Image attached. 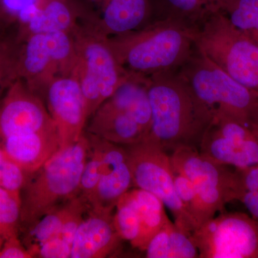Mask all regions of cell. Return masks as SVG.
<instances>
[{
    "mask_svg": "<svg viewBox=\"0 0 258 258\" xmlns=\"http://www.w3.org/2000/svg\"><path fill=\"white\" fill-rule=\"evenodd\" d=\"M152 127L147 136L166 152L198 148L213 113L198 99L178 71L149 76Z\"/></svg>",
    "mask_w": 258,
    "mask_h": 258,
    "instance_id": "obj_1",
    "label": "cell"
},
{
    "mask_svg": "<svg viewBox=\"0 0 258 258\" xmlns=\"http://www.w3.org/2000/svg\"><path fill=\"white\" fill-rule=\"evenodd\" d=\"M193 28L179 19L157 18L108 42L125 70L152 76L178 71L186 63L195 50Z\"/></svg>",
    "mask_w": 258,
    "mask_h": 258,
    "instance_id": "obj_2",
    "label": "cell"
},
{
    "mask_svg": "<svg viewBox=\"0 0 258 258\" xmlns=\"http://www.w3.org/2000/svg\"><path fill=\"white\" fill-rule=\"evenodd\" d=\"M88 149L84 132L76 143L60 149L40 169L27 174L21 191L20 225L30 227L80 195Z\"/></svg>",
    "mask_w": 258,
    "mask_h": 258,
    "instance_id": "obj_3",
    "label": "cell"
},
{
    "mask_svg": "<svg viewBox=\"0 0 258 258\" xmlns=\"http://www.w3.org/2000/svg\"><path fill=\"white\" fill-rule=\"evenodd\" d=\"M178 72L213 115H225L258 135V93L232 79L195 47Z\"/></svg>",
    "mask_w": 258,
    "mask_h": 258,
    "instance_id": "obj_4",
    "label": "cell"
},
{
    "mask_svg": "<svg viewBox=\"0 0 258 258\" xmlns=\"http://www.w3.org/2000/svg\"><path fill=\"white\" fill-rule=\"evenodd\" d=\"M195 49L226 74L258 93V45L225 15L212 11L193 28Z\"/></svg>",
    "mask_w": 258,
    "mask_h": 258,
    "instance_id": "obj_5",
    "label": "cell"
},
{
    "mask_svg": "<svg viewBox=\"0 0 258 258\" xmlns=\"http://www.w3.org/2000/svg\"><path fill=\"white\" fill-rule=\"evenodd\" d=\"M74 33L78 60L73 76L81 86L89 119L114 93L128 71L117 59L108 39L88 31L81 25Z\"/></svg>",
    "mask_w": 258,
    "mask_h": 258,
    "instance_id": "obj_6",
    "label": "cell"
},
{
    "mask_svg": "<svg viewBox=\"0 0 258 258\" xmlns=\"http://www.w3.org/2000/svg\"><path fill=\"white\" fill-rule=\"evenodd\" d=\"M173 169L194 184L203 209L205 222L222 212L225 205L240 200L244 192L239 169L205 157L198 148L181 147L169 154Z\"/></svg>",
    "mask_w": 258,
    "mask_h": 258,
    "instance_id": "obj_7",
    "label": "cell"
},
{
    "mask_svg": "<svg viewBox=\"0 0 258 258\" xmlns=\"http://www.w3.org/2000/svg\"><path fill=\"white\" fill-rule=\"evenodd\" d=\"M123 147L128 155L134 187L157 197L170 210L176 227L191 236L195 226L176 192L169 153L147 137L137 143Z\"/></svg>",
    "mask_w": 258,
    "mask_h": 258,
    "instance_id": "obj_8",
    "label": "cell"
},
{
    "mask_svg": "<svg viewBox=\"0 0 258 258\" xmlns=\"http://www.w3.org/2000/svg\"><path fill=\"white\" fill-rule=\"evenodd\" d=\"M200 258H258V222L241 212H222L191 235Z\"/></svg>",
    "mask_w": 258,
    "mask_h": 258,
    "instance_id": "obj_9",
    "label": "cell"
},
{
    "mask_svg": "<svg viewBox=\"0 0 258 258\" xmlns=\"http://www.w3.org/2000/svg\"><path fill=\"white\" fill-rule=\"evenodd\" d=\"M80 25L108 39L144 28L155 15L152 0H76Z\"/></svg>",
    "mask_w": 258,
    "mask_h": 258,
    "instance_id": "obj_10",
    "label": "cell"
},
{
    "mask_svg": "<svg viewBox=\"0 0 258 258\" xmlns=\"http://www.w3.org/2000/svg\"><path fill=\"white\" fill-rule=\"evenodd\" d=\"M219 164L244 169L258 164V135L225 115H214L198 147Z\"/></svg>",
    "mask_w": 258,
    "mask_h": 258,
    "instance_id": "obj_11",
    "label": "cell"
},
{
    "mask_svg": "<svg viewBox=\"0 0 258 258\" xmlns=\"http://www.w3.org/2000/svg\"><path fill=\"white\" fill-rule=\"evenodd\" d=\"M44 102L55 123L60 149L78 142L88 120L86 102L79 81L74 76H59L51 81Z\"/></svg>",
    "mask_w": 258,
    "mask_h": 258,
    "instance_id": "obj_12",
    "label": "cell"
},
{
    "mask_svg": "<svg viewBox=\"0 0 258 258\" xmlns=\"http://www.w3.org/2000/svg\"><path fill=\"white\" fill-rule=\"evenodd\" d=\"M55 127L43 100L22 80L10 83L0 100V145L13 136Z\"/></svg>",
    "mask_w": 258,
    "mask_h": 258,
    "instance_id": "obj_13",
    "label": "cell"
},
{
    "mask_svg": "<svg viewBox=\"0 0 258 258\" xmlns=\"http://www.w3.org/2000/svg\"><path fill=\"white\" fill-rule=\"evenodd\" d=\"M98 138L103 169L96 188L86 203L93 210L113 212L120 197L134 187L132 171L125 147Z\"/></svg>",
    "mask_w": 258,
    "mask_h": 258,
    "instance_id": "obj_14",
    "label": "cell"
},
{
    "mask_svg": "<svg viewBox=\"0 0 258 258\" xmlns=\"http://www.w3.org/2000/svg\"><path fill=\"white\" fill-rule=\"evenodd\" d=\"M18 42L15 80H22L43 100L47 86L59 76L45 33L34 34Z\"/></svg>",
    "mask_w": 258,
    "mask_h": 258,
    "instance_id": "obj_15",
    "label": "cell"
},
{
    "mask_svg": "<svg viewBox=\"0 0 258 258\" xmlns=\"http://www.w3.org/2000/svg\"><path fill=\"white\" fill-rule=\"evenodd\" d=\"M122 240L115 229L113 212L88 208L75 235L71 258L108 257L118 249Z\"/></svg>",
    "mask_w": 258,
    "mask_h": 258,
    "instance_id": "obj_16",
    "label": "cell"
},
{
    "mask_svg": "<svg viewBox=\"0 0 258 258\" xmlns=\"http://www.w3.org/2000/svg\"><path fill=\"white\" fill-rule=\"evenodd\" d=\"M80 25L76 0H41L17 24L18 42L34 34L74 32Z\"/></svg>",
    "mask_w": 258,
    "mask_h": 258,
    "instance_id": "obj_17",
    "label": "cell"
},
{
    "mask_svg": "<svg viewBox=\"0 0 258 258\" xmlns=\"http://www.w3.org/2000/svg\"><path fill=\"white\" fill-rule=\"evenodd\" d=\"M6 157L18 164L26 174L43 166L60 150L57 128L13 136L0 145Z\"/></svg>",
    "mask_w": 258,
    "mask_h": 258,
    "instance_id": "obj_18",
    "label": "cell"
},
{
    "mask_svg": "<svg viewBox=\"0 0 258 258\" xmlns=\"http://www.w3.org/2000/svg\"><path fill=\"white\" fill-rule=\"evenodd\" d=\"M85 132L121 146L137 143L147 137L128 111L106 101L90 117Z\"/></svg>",
    "mask_w": 258,
    "mask_h": 258,
    "instance_id": "obj_19",
    "label": "cell"
},
{
    "mask_svg": "<svg viewBox=\"0 0 258 258\" xmlns=\"http://www.w3.org/2000/svg\"><path fill=\"white\" fill-rule=\"evenodd\" d=\"M148 258H198L199 250L191 236L176 227L170 219L148 244Z\"/></svg>",
    "mask_w": 258,
    "mask_h": 258,
    "instance_id": "obj_20",
    "label": "cell"
},
{
    "mask_svg": "<svg viewBox=\"0 0 258 258\" xmlns=\"http://www.w3.org/2000/svg\"><path fill=\"white\" fill-rule=\"evenodd\" d=\"M132 193L139 212L140 230L132 247L144 252L153 237L169 220L164 203L157 197L146 190L133 187Z\"/></svg>",
    "mask_w": 258,
    "mask_h": 258,
    "instance_id": "obj_21",
    "label": "cell"
},
{
    "mask_svg": "<svg viewBox=\"0 0 258 258\" xmlns=\"http://www.w3.org/2000/svg\"><path fill=\"white\" fill-rule=\"evenodd\" d=\"M215 10L258 45V0H215Z\"/></svg>",
    "mask_w": 258,
    "mask_h": 258,
    "instance_id": "obj_22",
    "label": "cell"
},
{
    "mask_svg": "<svg viewBox=\"0 0 258 258\" xmlns=\"http://www.w3.org/2000/svg\"><path fill=\"white\" fill-rule=\"evenodd\" d=\"M215 0H156L157 18H174L198 26L211 13Z\"/></svg>",
    "mask_w": 258,
    "mask_h": 258,
    "instance_id": "obj_23",
    "label": "cell"
},
{
    "mask_svg": "<svg viewBox=\"0 0 258 258\" xmlns=\"http://www.w3.org/2000/svg\"><path fill=\"white\" fill-rule=\"evenodd\" d=\"M113 221L120 238L133 245L139 237L140 221L132 189L122 195L117 202Z\"/></svg>",
    "mask_w": 258,
    "mask_h": 258,
    "instance_id": "obj_24",
    "label": "cell"
},
{
    "mask_svg": "<svg viewBox=\"0 0 258 258\" xmlns=\"http://www.w3.org/2000/svg\"><path fill=\"white\" fill-rule=\"evenodd\" d=\"M66 204L27 227L29 231L24 244L29 252L51 239L60 237L66 215Z\"/></svg>",
    "mask_w": 258,
    "mask_h": 258,
    "instance_id": "obj_25",
    "label": "cell"
},
{
    "mask_svg": "<svg viewBox=\"0 0 258 258\" xmlns=\"http://www.w3.org/2000/svg\"><path fill=\"white\" fill-rule=\"evenodd\" d=\"M86 133L88 141L87 157L81 176L80 196L85 201L92 195L101 178L103 169V154L99 138L93 134Z\"/></svg>",
    "mask_w": 258,
    "mask_h": 258,
    "instance_id": "obj_26",
    "label": "cell"
},
{
    "mask_svg": "<svg viewBox=\"0 0 258 258\" xmlns=\"http://www.w3.org/2000/svg\"><path fill=\"white\" fill-rule=\"evenodd\" d=\"M21 200L0 186V250L5 241L18 234Z\"/></svg>",
    "mask_w": 258,
    "mask_h": 258,
    "instance_id": "obj_27",
    "label": "cell"
},
{
    "mask_svg": "<svg viewBox=\"0 0 258 258\" xmlns=\"http://www.w3.org/2000/svg\"><path fill=\"white\" fill-rule=\"evenodd\" d=\"M173 171L176 192L184 205L185 210L192 220L196 230L199 226L205 222L203 209L196 189L192 181L187 176L174 171V169Z\"/></svg>",
    "mask_w": 258,
    "mask_h": 258,
    "instance_id": "obj_28",
    "label": "cell"
},
{
    "mask_svg": "<svg viewBox=\"0 0 258 258\" xmlns=\"http://www.w3.org/2000/svg\"><path fill=\"white\" fill-rule=\"evenodd\" d=\"M88 210L87 203L80 195L66 204V215L60 237L71 246Z\"/></svg>",
    "mask_w": 258,
    "mask_h": 258,
    "instance_id": "obj_29",
    "label": "cell"
},
{
    "mask_svg": "<svg viewBox=\"0 0 258 258\" xmlns=\"http://www.w3.org/2000/svg\"><path fill=\"white\" fill-rule=\"evenodd\" d=\"M18 42L15 35H0V91L15 81L14 68Z\"/></svg>",
    "mask_w": 258,
    "mask_h": 258,
    "instance_id": "obj_30",
    "label": "cell"
},
{
    "mask_svg": "<svg viewBox=\"0 0 258 258\" xmlns=\"http://www.w3.org/2000/svg\"><path fill=\"white\" fill-rule=\"evenodd\" d=\"M26 176V172L18 164L7 157L0 178V186L21 200V191Z\"/></svg>",
    "mask_w": 258,
    "mask_h": 258,
    "instance_id": "obj_31",
    "label": "cell"
},
{
    "mask_svg": "<svg viewBox=\"0 0 258 258\" xmlns=\"http://www.w3.org/2000/svg\"><path fill=\"white\" fill-rule=\"evenodd\" d=\"M41 0H0V23L16 25L28 10L38 4Z\"/></svg>",
    "mask_w": 258,
    "mask_h": 258,
    "instance_id": "obj_32",
    "label": "cell"
},
{
    "mask_svg": "<svg viewBox=\"0 0 258 258\" xmlns=\"http://www.w3.org/2000/svg\"><path fill=\"white\" fill-rule=\"evenodd\" d=\"M71 252L72 246L57 237L37 246L30 253L32 257L69 258L71 257Z\"/></svg>",
    "mask_w": 258,
    "mask_h": 258,
    "instance_id": "obj_33",
    "label": "cell"
},
{
    "mask_svg": "<svg viewBox=\"0 0 258 258\" xmlns=\"http://www.w3.org/2000/svg\"><path fill=\"white\" fill-rule=\"evenodd\" d=\"M0 258H32L25 244L19 238L18 234L5 241L1 250Z\"/></svg>",
    "mask_w": 258,
    "mask_h": 258,
    "instance_id": "obj_34",
    "label": "cell"
},
{
    "mask_svg": "<svg viewBox=\"0 0 258 258\" xmlns=\"http://www.w3.org/2000/svg\"><path fill=\"white\" fill-rule=\"evenodd\" d=\"M244 191L258 193V164L247 169H239Z\"/></svg>",
    "mask_w": 258,
    "mask_h": 258,
    "instance_id": "obj_35",
    "label": "cell"
},
{
    "mask_svg": "<svg viewBox=\"0 0 258 258\" xmlns=\"http://www.w3.org/2000/svg\"><path fill=\"white\" fill-rule=\"evenodd\" d=\"M240 201L245 205L252 218L258 222V193L244 191Z\"/></svg>",
    "mask_w": 258,
    "mask_h": 258,
    "instance_id": "obj_36",
    "label": "cell"
},
{
    "mask_svg": "<svg viewBox=\"0 0 258 258\" xmlns=\"http://www.w3.org/2000/svg\"><path fill=\"white\" fill-rule=\"evenodd\" d=\"M6 159L7 157L6 155H5V152H3L2 148H0V178H1L2 173H3V169H4Z\"/></svg>",
    "mask_w": 258,
    "mask_h": 258,
    "instance_id": "obj_37",
    "label": "cell"
}]
</instances>
